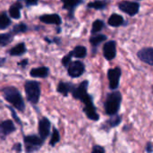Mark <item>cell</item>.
I'll list each match as a JSON object with an SVG mask.
<instances>
[{"mask_svg": "<svg viewBox=\"0 0 153 153\" xmlns=\"http://www.w3.org/2000/svg\"><path fill=\"white\" fill-rule=\"evenodd\" d=\"M4 99L9 102L14 108L20 112H23L25 109V104L22 97L21 92L15 87H6L2 90Z\"/></svg>", "mask_w": 153, "mask_h": 153, "instance_id": "6da1fadb", "label": "cell"}, {"mask_svg": "<svg viewBox=\"0 0 153 153\" xmlns=\"http://www.w3.org/2000/svg\"><path fill=\"white\" fill-rule=\"evenodd\" d=\"M25 94L28 101L32 105H37L40 98V86L36 81H27L24 84Z\"/></svg>", "mask_w": 153, "mask_h": 153, "instance_id": "7a4b0ae2", "label": "cell"}, {"mask_svg": "<svg viewBox=\"0 0 153 153\" xmlns=\"http://www.w3.org/2000/svg\"><path fill=\"white\" fill-rule=\"evenodd\" d=\"M121 103V94L118 91L109 94L105 102V109L108 115H115L117 113Z\"/></svg>", "mask_w": 153, "mask_h": 153, "instance_id": "3957f363", "label": "cell"}, {"mask_svg": "<svg viewBox=\"0 0 153 153\" xmlns=\"http://www.w3.org/2000/svg\"><path fill=\"white\" fill-rule=\"evenodd\" d=\"M25 152L28 153L38 152L44 143V140L39 135L31 134V135H25L23 137Z\"/></svg>", "mask_w": 153, "mask_h": 153, "instance_id": "277c9868", "label": "cell"}, {"mask_svg": "<svg viewBox=\"0 0 153 153\" xmlns=\"http://www.w3.org/2000/svg\"><path fill=\"white\" fill-rule=\"evenodd\" d=\"M82 102L84 103V112L85 114L87 115V117L91 119V120H98L99 119V115L97 114L96 112V108L95 107L93 106V103H92V99L90 95H88L83 100Z\"/></svg>", "mask_w": 153, "mask_h": 153, "instance_id": "5b68a950", "label": "cell"}, {"mask_svg": "<svg viewBox=\"0 0 153 153\" xmlns=\"http://www.w3.org/2000/svg\"><path fill=\"white\" fill-rule=\"evenodd\" d=\"M15 131L16 127L12 120H4L0 122V139L4 140L6 136Z\"/></svg>", "mask_w": 153, "mask_h": 153, "instance_id": "8992f818", "label": "cell"}, {"mask_svg": "<svg viewBox=\"0 0 153 153\" xmlns=\"http://www.w3.org/2000/svg\"><path fill=\"white\" fill-rule=\"evenodd\" d=\"M67 68H68V74L73 78L81 76L84 72V65L81 61L71 62Z\"/></svg>", "mask_w": 153, "mask_h": 153, "instance_id": "52a82bcc", "label": "cell"}, {"mask_svg": "<svg viewBox=\"0 0 153 153\" xmlns=\"http://www.w3.org/2000/svg\"><path fill=\"white\" fill-rule=\"evenodd\" d=\"M50 127H51L50 121L47 117H42L39 120V135L44 141L48 137V135L50 134Z\"/></svg>", "mask_w": 153, "mask_h": 153, "instance_id": "ba28073f", "label": "cell"}, {"mask_svg": "<svg viewBox=\"0 0 153 153\" xmlns=\"http://www.w3.org/2000/svg\"><path fill=\"white\" fill-rule=\"evenodd\" d=\"M119 8L129 15H134L138 13L140 5L138 3L124 1L119 4Z\"/></svg>", "mask_w": 153, "mask_h": 153, "instance_id": "9c48e42d", "label": "cell"}, {"mask_svg": "<svg viewBox=\"0 0 153 153\" xmlns=\"http://www.w3.org/2000/svg\"><path fill=\"white\" fill-rule=\"evenodd\" d=\"M121 76V70L118 67L108 70V80L109 86L112 90H115L119 85V80Z\"/></svg>", "mask_w": 153, "mask_h": 153, "instance_id": "30bf717a", "label": "cell"}, {"mask_svg": "<svg viewBox=\"0 0 153 153\" xmlns=\"http://www.w3.org/2000/svg\"><path fill=\"white\" fill-rule=\"evenodd\" d=\"M87 88H88V82L87 81H84L82 82L78 87H74V90H73V96L74 99L76 100H82L85 97L88 96L87 94Z\"/></svg>", "mask_w": 153, "mask_h": 153, "instance_id": "8fae6325", "label": "cell"}, {"mask_svg": "<svg viewBox=\"0 0 153 153\" xmlns=\"http://www.w3.org/2000/svg\"><path fill=\"white\" fill-rule=\"evenodd\" d=\"M138 56L144 63L150 65H153V48H143L138 52Z\"/></svg>", "mask_w": 153, "mask_h": 153, "instance_id": "7c38bea8", "label": "cell"}, {"mask_svg": "<svg viewBox=\"0 0 153 153\" xmlns=\"http://www.w3.org/2000/svg\"><path fill=\"white\" fill-rule=\"evenodd\" d=\"M116 53H117V49H116V42L115 41H108V43H106L104 45L103 54H104V56L108 60H112L113 58H115Z\"/></svg>", "mask_w": 153, "mask_h": 153, "instance_id": "4fadbf2b", "label": "cell"}, {"mask_svg": "<svg viewBox=\"0 0 153 153\" xmlns=\"http://www.w3.org/2000/svg\"><path fill=\"white\" fill-rule=\"evenodd\" d=\"M39 21L47 24H56V25H60L62 22L61 17L56 13L41 15L39 17Z\"/></svg>", "mask_w": 153, "mask_h": 153, "instance_id": "5bb4252c", "label": "cell"}, {"mask_svg": "<svg viewBox=\"0 0 153 153\" xmlns=\"http://www.w3.org/2000/svg\"><path fill=\"white\" fill-rule=\"evenodd\" d=\"M49 74V69L46 66H39L30 70V74L34 78H47Z\"/></svg>", "mask_w": 153, "mask_h": 153, "instance_id": "9a60e30c", "label": "cell"}, {"mask_svg": "<svg viewBox=\"0 0 153 153\" xmlns=\"http://www.w3.org/2000/svg\"><path fill=\"white\" fill-rule=\"evenodd\" d=\"M22 7V4L18 0L15 4H12L9 8V14L12 18L18 20L21 17V9Z\"/></svg>", "mask_w": 153, "mask_h": 153, "instance_id": "2e32d148", "label": "cell"}, {"mask_svg": "<svg viewBox=\"0 0 153 153\" xmlns=\"http://www.w3.org/2000/svg\"><path fill=\"white\" fill-rule=\"evenodd\" d=\"M26 51H27V48L25 47V44L22 42V43L17 44L15 47L12 48L8 51V53L10 56H22Z\"/></svg>", "mask_w": 153, "mask_h": 153, "instance_id": "e0dca14e", "label": "cell"}, {"mask_svg": "<svg viewBox=\"0 0 153 153\" xmlns=\"http://www.w3.org/2000/svg\"><path fill=\"white\" fill-rule=\"evenodd\" d=\"M74 86L72 83H68V82H60L57 85V92L61 93L62 95H64L65 97H66L68 95V93L70 91H73Z\"/></svg>", "mask_w": 153, "mask_h": 153, "instance_id": "ac0fdd59", "label": "cell"}, {"mask_svg": "<svg viewBox=\"0 0 153 153\" xmlns=\"http://www.w3.org/2000/svg\"><path fill=\"white\" fill-rule=\"evenodd\" d=\"M62 2H63V8L67 10L70 13V15H72L74 8L78 6L82 2V0H62Z\"/></svg>", "mask_w": 153, "mask_h": 153, "instance_id": "d6986e66", "label": "cell"}, {"mask_svg": "<svg viewBox=\"0 0 153 153\" xmlns=\"http://www.w3.org/2000/svg\"><path fill=\"white\" fill-rule=\"evenodd\" d=\"M70 53H71L72 56H74L77 58H83L87 54V49L83 46H77Z\"/></svg>", "mask_w": 153, "mask_h": 153, "instance_id": "ffe728a7", "label": "cell"}, {"mask_svg": "<svg viewBox=\"0 0 153 153\" xmlns=\"http://www.w3.org/2000/svg\"><path fill=\"white\" fill-rule=\"evenodd\" d=\"M13 36L14 35L12 32L0 34V47H5L9 45L13 41Z\"/></svg>", "mask_w": 153, "mask_h": 153, "instance_id": "44dd1931", "label": "cell"}, {"mask_svg": "<svg viewBox=\"0 0 153 153\" xmlns=\"http://www.w3.org/2000/svg\"><path fill=\"white\" fill-rule=\"evenodd\" d=\"M124 22V19L121 15H118V14H112L110 16V18L108 19V24L113 26V27H117V26H120L122 25Z\"/></svg>", "mask_w": 153, "mask_h": 153, "instance_id": "7402d4cb", "label": "cell"}, {"mask_svg": "<svg viewBox=\"0 0 153 153\" xmlns=\"http://www.w3.org/2000/svg\"><path fill=\"white\" fill-rule=\"evenodd\" d=\"M11 19L8 17L6 13L3 12L0 13V30H5L11 25Z\"/></svg>", "mask_w": 153, "mask_h": 153, "instance_id": "603a6c76", "label": "cell"}, {"mask_svg": "<svg viewBox=\"0 0 153 153\" xmlns=\"http://www.w3.org/2000/svg\"><path fill=\"white\" fill-rule=\"evenodd\" d=\"M28 30V27L25 23L23 22H21V23H18V24H15L12 30V33L13 35H16V34H19V33H23V32H26Z\"/></svg>", "mask_w": 153, "mask_h": 153, "instance_id": "cb8c5ba5", "label": "cell"}, {"mask_svg": "<svg viewBox=\"0 0 153 153\" xmlns=\"http://www.w3.org/2000/svg\"><path fill=\"white\" fill-rule=\"evenodd\" d=\"M59 141H60V134H59L57 129L56 128H54L53 129L52 135H51V140L49 142V144H50V146L54 147Z\"/></svg>", "mask_w": 153, "mask_h": 153, "instance_id": "d4e9b609", "label": "cell"}, {"mask_svg": "<svg viewBox=\"0 0 153 153\" xmlns=\"http://www.w3.org/2000/svg\"><path fill=\"white\" fill-rule=\"evenodd\" d=\"M106 39H107V37L105 35H96V36H94V37H92L91 39V43L93 46H97L100 43H101L102 41H104Z\"/></svg>", "mask_w": 153, "mask_h": 153, "instance_id": "484cf974", "label": "cell"}, {"mask_svg": "<svg viewBox=\"0 0 153 153\" xmlns=\"http://www.w3.org/2000/svg\"><path fill=\"white\" fill-rule=\"evenodd\" d=\"M106 6V2L104 1H96V2H92L91 4H89L88 7L91 8H95V9H102Z\"/></svg>", "mask_w": 153, "mask_h": 153, "instance_id": "4316f807", "label": "cell"}, {"mask_svg": "<svg viewBox=\"0 0 153 153\" xmlns=\"http://www.w3.org/2000/svg\"><path fill=\"white\" fill-rule=\"evenodd\" d=\"M103 27V22L100 21V20H97L93 22V25H92V30H91V32L92 33H96L98 31H100Z\"/></svg>", "mask_w": 153, "mask_h": 153, "instance_id": "83f0119b", "label": "cell"}, {"mask_svg": "<svg viewBox=\"0 0 153 153\" xmlns=\"http://www.w3.org/2000/svg\"><path fill=\"white\" fill-rule=\"evenodd\" d=\"M72 57H73V56H72L71 53H69L68 55H66L65 56H64L63 59H62V65H63L64 66H65V67H68L69 64L71 63V58H72Z\"/></svg>", "mask_w": 153, "mask_h": 153, "instance_id": "f1b7e54d", "label": "cell"}, {"mask_svg": "<svg viewBox=\"0 0 153 153\" xmlns=\"http://www.w3.org/2000/svg\"><path fill=\"white\" fill-rule=\"evenodd\" d=\"M9 109H10V111H11V114H12V117H13V119H14V121L18 124V125H20V126H22V121L19 119V117H18V116L16 115V112L14 111V109L13 108H11V107H7Z\"/></svg>", "mask_w": 153, "mask_h": 153, "instance_id": "f546056e", "label": "cell"}, {"mask_svg": "<svg viewBox=\"0 0 153 153\" xmlns=\"http://www.w3.org/2000/svg\"><path fill=\"white\" fill-rule=\"evenodd\" d=\"M22 4H24L26 6H32L38 4L39 0H19Z\"/></svg>", "mask_w": 153, "mask_h": 153, "instance_id": "4dcf8cb0", "label": "cell"}, {"mask_svg": "<svg viewBox=\"0 0 153 153\" xmlns=\"http://www.w3.org/2000/svg\"><path fill=\"white\" fill-rule=\"evenodd\" d=\"M13 151H14L16 152H22V145H21V143H15L13 146Z\"/></svg>", "mask_w": 153, "mask_h": 153, "instance_id": "1f68e13d", "label": "cell"}, {"mask_svg": "<svg viewBox=\"0 0 153 153\" xmlns=\"http://www.w3.org/2000/svg\"><path fill=\"white\" fill-rule=\"evenodd\" d=\"M105 152V150L102 148V147H100V146H95L94 148H93V150H92V152H100V153H103Z\"/></svg>", "mask_w": 153, "mask_h": 153, "instance_id": "d6a6232c", "label": "cell"}, {"mask_svg": "<svg viewBox=\"0 0 153 153\" xmlns=\"http://www.w3.org/2000/svg\"><path fill=\"white\" fill-rule=\"evenodd\" d=\"M18 65H21L22 68H25V67H26V65H28V59H23V60H22L21 63H19Z\"/></svg>", "mask_w": 153, "mask_h": 153, "instance_id": "836d02e7", "label": "cell"}, {"mask_svg": "<svg viewBox=\"0 0 153 153\" xmlns=\"http://www.w3.org/2000/svg\"><path fill=\"white\" fill-rule=\"evenodd\" d=\"M5 61H6V58H4V57H0V67H2V66L4 65Z\"/></svg>", "mask_w": 153, "mask_h": 153, "instance_id": "e575fe53", "label": "cell"}, {"mask_svg": "<svg viewBox=\"0 0 153 153\" xmlns=\"http://www.w3.org/2000/svg\"><path fill=\"white\" fill-rule=\"evenodd\" d=\"M152 89H153V87H152Z\"/></svg>", "mask_w": 153, "mask_h": 153, "instance_id": "d590c367", "label": "cell"}]
</instances>
